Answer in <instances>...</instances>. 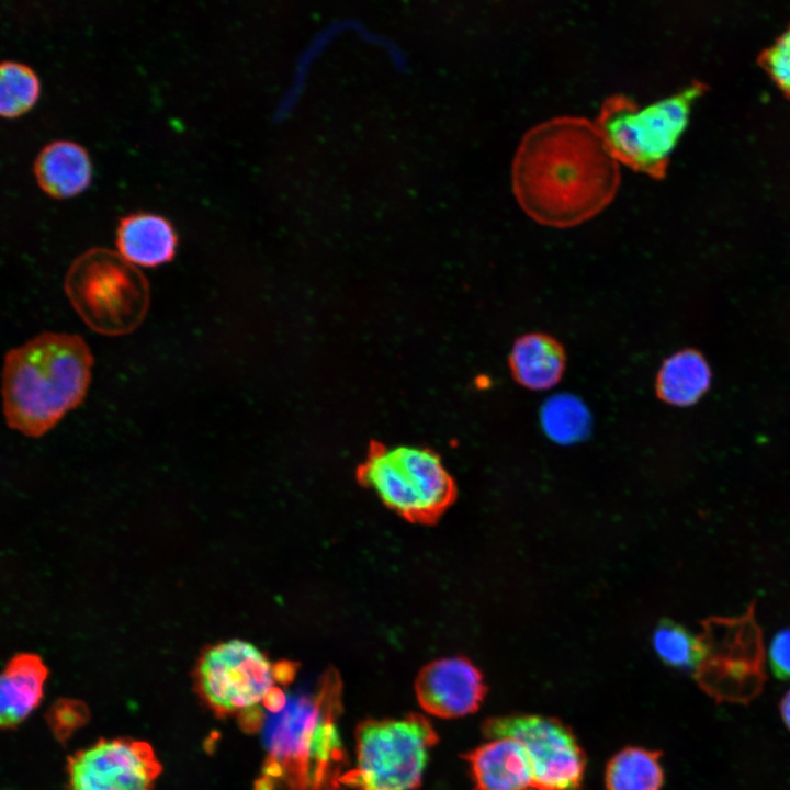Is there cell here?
<instances>
[{
    "mask_svg": "<svg viewBox=\"0 0 790 790\" xmlns=\"http://www.w3.org/2000/svg\"><path fill=\"white\" fill-rule=\"evenodd\" d=\"M620 163L595 122L555 116L531 127L511 165V185L537 223L574 227L602 212L620 187Z\"/></svg>",
    "mask_w": 790,
    "mask_h": 790,
    "instance_id": "cell-1",
    "label": "cell"
},
{
    "mask_svg": "<svg viewBox=\"0 0 790 790\" xmlns=\"http://www.w3.org/2000/svg\"><path fill=\"white\" fill-rule=\"evenodd\" d=\"M341 681L327 670L314 690L290 695L262 722L267 752L255 790H341L346 753L337 729Z\"/></svg>",
    "mask_w": 790,
    "mask_h": 790,
    "instance_id": "cell-2",
    "label": "cell"
},
{
    "mask_svg": "<svg viewBox=\"0 0 790 790\" xmlns=\"http://www.w3.org/2000/svg\"><path fill=\"white\" fill-rule=\"evenodd\" d=\"M93 356L75 334L44 331L9 350L2 370L7 425L38 438L84 399Z\"/></svg>",
    "mask_w": 790,
    "mask_h": 790,
    "instance_id": "cell-3",
    "label": "cell"
},
{
    "mask_svg": "<svg viewBox=\"0 0 790 790\" xmlns=\"http://www.w3.org/2000/svg\"><path fill=\"white\" fill-rule=\"evenodd\" d=\"M697 81L678 92L639 105L624 94L607 98L595 121L620 165L653 178L666 173L669 157L687 127L691 105L703 92Z\"/></svg>",
    "mask_w": 790,
    "mask_h": 790,
    "instance_id": "cell-4",
    "label": "cell"
},
{
    "mask_svg": "<svg viewBox=\"0 0 790 790\" xmlns=\"http://www.w3.org/2000/svg\"><path fill=\"white\" fill-rule=\"evenodd\" d=\"M65 292L78 315L105 336L134 331L149 307V284L117 251L94 247L78 256L67 272Z\"/></svg>",
    "mask_w": 790,
    "mask_h": 790,
    "instance_id": "cell-5",
    "label": "cell"
},
{
    "mask_svg": "<svg viewBox=\"0 0 790 790\" xmlns=\"http://www.w3.org/2000/svg\"><path fill=\"white\" fill-rule=\"evenodd\" d=\"M357 478L387 508L414 523L437 521L456 496L452 476L428 448H388L372 441Z\"/></svg>",
    "mask_w": 790,
    "mask_h": 790,
    "instance_id": "cell-6",
    "label": "cell"
},
{
    "mask_svg": "<svg viewBox=\"0 0 790 790\" xmlns=\"http://www.w3.org/2000/svg\"><path fill=\"white\" fill-rule=\"evenodd\" d=\"M356 767L341 785L354 790H415L439 736L419 713L399 719H366L354 732Z\"/></svg>",
    "mask_w": 790,
    "mask_h": 790,
    "instance_id": "cell-7",
    "label": "cell"
},
{
    "mask_svg": "<svg viewBox=\"0 0 790 790\" xmlns=\"http://www.w3.org/2000/svg\"><path fill=\"white\" fill-rule=\"evenodd\" d=\"M283 662L272 663L255 644L230 639L205 646L193 668L201 700L218 718L236 715L242 727L259 729V704L283 682Z\"/></svg>",
    "mask_w": 790,
    "mask_h": 790,
    "instance_id": "cell-8",
    "label": "cell"
},
{
    "mask_svg": "<svg viewBox=\"0 0 790 790\" xmlns=\"http://www.w3.org/2000/svg\"><path fill=\"white\" fill-rule=\"evenodd\" d=\"M707 656L697 672L704 690L719 699L748 700L760 691L763 644L754 606L737 618H710L700 634Z\"/></svg>",
    "mask_w": 790,
    "mask_h": 790,
    "instance_id": "cell-9",
    "label": "cell"
},
{
    "mask_svg": "<svg viewBox=\"0 0 790 790\" xmlns=\"http://www.w3.org/2000/svg\"><path fill=\"white\" fill-rule=\"evenodd\" d=\"M483 735L511 737L526 748L532 766L529 790H582L586 754L575 734L561 720L534 714L486 719Z\"/></svg>",
    "mask_w": 790,
    "mask_h": 790,
    "instance_id": "cell-10",
    "label": "cell"
},
{
    "mask_svg": "<svg viewBox=\"0 0 790 790\" xmlns=\"http://www.w3.org/2000/svg\"><path fill=\"white\" fill-rule=\"evenodd\" d=\"M162 766L145 741L100 738L69 756V790H154Z\"/></svg>",
    "mask_w": 790,
    "mask_h": 790,
    "instance_id": "cell-11",
    "label": "cell"
},
{
    "mask_svg": "<svg viewBox=\"0 0 790 790\" xmlns=\"http://www.w3.org/2000/svg\"><path fill=\"white\" fill-rule=\"evenodd\" d=\"M419 706L441 719L476 712L487 693L481 670L466 657L435 659L418 673L414 685Z\"/></svg>",
    "mask_w": 790,
    "mask_h": 790,
    "instance_id": "cell-12",
    "label": "cell"
},
{
    "mask_svg": "<svg viewBox=\"0 0 790 790\" xmlns=\"http://www.w3.org/2000/svg\"><path fill=\"white\" fill-rule=\"evenodd\" d=\"M474 790H529L532 766L523 745L511 737L493 738L463 755Z\"/></svg>",
    "mask_w": 790,
    "mask_h": 790,
    "instance_id": "cell-13",
    "label": "cell"
},
{
    "mask_svg": "<svg viewBox=\"0 0 790 790\" xmlns=\"http://www.w3.org/2000/svg\"><path fill=\"white\" fill-rule=\"evenodd\" d=\"M115 245L117 252L128 262L154 268L174 258L178 235L166 217L139 211L119 219Z\"/></svg>",
    "mask_w": 790,
    "mask_h": 790,
    "instance_id": "cell-14",
    "label": "cell"
},
{
    "mask_svg": "<svg viewBox=\"0 0 790 790\" xmlns=\"http://www.w3.org/2000/svg\"><path fill=\"white\" fill-rule=\"evenodd\" d=\"M48 668L34 653H18L7 663L0 681V725L13 729L40 704Z\"/></svg>",
    "mask_w": 790,
    "mask_h": 790,
    "instance_id": "cell-15",
    "label": "cell"
},
{
    "mask_svg": "<svg viewBox=\"0 0 790 790\" xmlns=\"http://www.w3.org/2000/svg\"><path fill=\"white\" fill-rule=\"evenodd\" d=\"M91 160L79 144L56 139L37 153L33 172L38 187L49 196L65 199L84 190L91 179Z\"/></svg>",
    "mask_w": 790,
    "mask_h": 790,
    "instance_id": "cell-16",
    "label": "cell"
},
{
    "mask_svg": "<svg viewBox=\"0 0 790 790\" xmlns=\"http://www.w3.org/2000/svg\"><path fill=\"white\" fill-rule=\"evenodd\" d=\"M516 383L531 391H546L561 380L566 366L563 345L543 332H529L517 338L508 357Z\"/></svg>",
    "mask_w": 790,
    "mask_h": 790,
    "instance_id": "cell-17",
    "label": "cell"
},
{
    "mask_svg": "<svg viewBox=\"0 0 790 790\" xmlns=\"http://www.w3.org/2000/svg\"><path fill=\"white\" fill-rule=\"evenodd\" d=\"M711 371L703 356L692 349L673 353L661 365L655 390L657 397L673 406L697 403L708 391Z\"/></svg>",
    "mask_w": 790,
    "mask_h": 790,
    "instance_id": "cell-18",
    "label": "cell"
},
{
    "mask_svg": "<svg viewBox=\"0 0 790 790\" xmlns=\"http://www.w3.org/2000/svg\"><path fill=\"white\" fill-rule=\"evenodd\" d=\"M662 752L628 746L614 754L605 772L607 790H661L664 770Z\"/></svg>",
    "mask_w": 790,
    "mask_h": 790,
    "instance_id": "cell-19",
    "label": "cell"
},
{
    "mask_svg": "<svg viewBox=\"0 0 790 790\" xmlns=\"http://www.w3.org/2000/svg\"><path fill=\"white\" fill-rule=\"evenodd\" d=\"M540 420L546 436L560 444H573L585 439L591 426L586 405L566 393L556 394L543 403Z\"/></svg>",
    "mask_w": 790,
    "mask_h": 790,
    "instance_id": "cell-20",
    "label": "cell"
},
{
    "mask_svg": "<svg viewBox=\"0 0 790 790\" xmlns=\"http://www.w3.org/2000/svg\"><path fill=\"white\" fill-rule=\"evenodd\" d=\"M653 646L658 657L669 667L691 670L707 656L702 639L692 635L682 625L665 620L653 634Z\"/></svg>",
    "mask_w": 790,
    "mask_h": 790,
    "instance_id": "cell-21",
    "label": "cell"
},
{
    "mask_svg": "<svg viewBox=\"0 0 790 790\" xmlns=\"http://www.w3.org/2000/svg\"><path fill=\"white\" fill-rule=\"evenodd\" d=\"M40 93L34 70L20 61L2 60L0 65V114L15 117L33 106Z\"/></svg>",
    "mask_w": 790,
    "mask_h": 790,
    "instance_id": "cell-22",
    "label": "cell"
},
{
    "mask_svg": "<svg viewBox=\"0 0 790 790\" xmlns=\"http://www.w3.org/2000/svg\"><path fill=\"white\" fill-rule=\"evenodd\" d=\"M760 63L775 83L790 94V25L761 53Z\"/></svg>",
    "mask_w": 790,
    "mask_h": 790,
    "instance_id": "cell-23",
    "label": "cell"
},
{
    "mask_svg": "<svg viewBox=\"0 0 790 790\" xmlns=\"http://www.w3.org/2000/svg\"><path fill=\"white\" fill-rule=\"evenodd\" d=\"M88 719V709L75 700L57 701L48 713V722L54 734L60 741L66 740L75 730L81 726Z\"/></svg>",
    "mask_w": 790,
    "mask_h": 790,
    "instance_id": "cell-24",
    "label": "cell"
},
{
    "mask_svg": "<svg viewBox=\"0 0 790 790\" xmlns=\"http://www.w3.org/2000/svg\"><path fill=\"white\" fill-rule=\"evenodd\" d=\"M769 662L774 675L781 680H790V628L779 631L769 648Z\"/></svg>",
    "mask_w": 790,
    "mask_h": 790,
    "instance_id": "cell-25",
    "label": "cell"
},
{
    "mask_svg": "<svg viewBox=\"0 0 790 790\" xmlns=\"http://www.w3.org/2000/svg\"><path fill=\"white\" fill-rule=\"evenodd\" d=\"M780 714L783 723L790 731V689L783 696L780 702Z\"/></svg>",
    "mask_w": 790,
    "mask_h": 790,
    "instance_id": "cell-26",
    "label": "cell"
}]
</instances>
